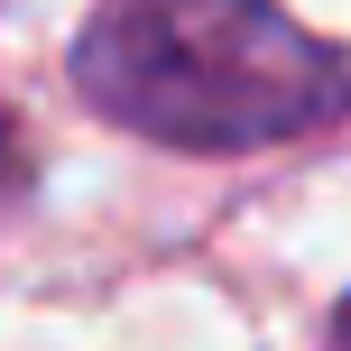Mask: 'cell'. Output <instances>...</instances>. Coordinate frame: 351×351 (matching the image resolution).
Segmentation results:
<instances>
[{
	"label": "cell",
	"instance_id": "6da1fadb",
	"mask_svg": "<svg viewBox=\"0 0 351 351\" xmlns=\"http://www.w3.org/2000/svg\"><path fill=\"white\" fill-rule=\"evenodd\" d=\"M74 93L158 148L241 158L351 111V65L278 0H102L74 37Z\"/></svg>",
	"mask_w": 351,
	"mask_h": 351
},
{
	"label": "cell",
	"instance_id": "3957f363",
	"mask_svg": "<svg viewBox=\"0 0 351 351\" xmlns=\"http://www.w3.org/2000/svg\"><path fill=\"white\" fill-rule=\"evenodd\" d=\"M342 351H351V305H342Z\"/></svg>",
	"mask_w": 351,
	"mask_h": 351
},
{
	"label": "cell",
	"instance_id": "7a4b0ae2",
	"mask_svg": "<svg viewBox=\"0 0 351 351\" xmlns=\"http://www.w3.org/2000/svg\"><path fill=\"white\" fill-rule=\"evenodd\" d=\"M0 176H10V130H0Z\"/></svg>",
	"mask_w": 351,
	"mask_h": 351
}]
</instances>
